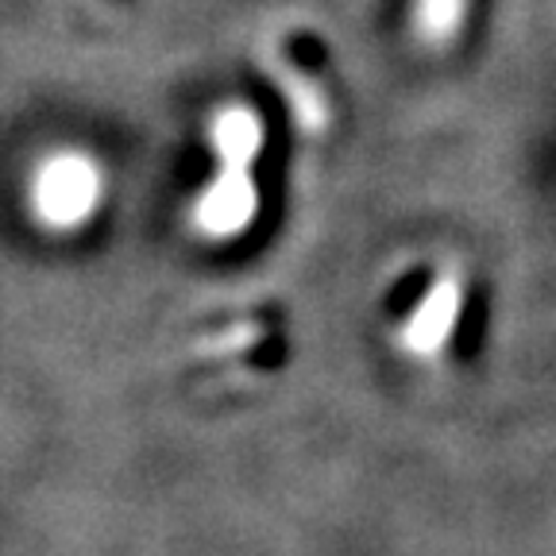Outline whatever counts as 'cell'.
Wrapping results in <instances>:
<instances>
[{
	"mask_svg": "<svg viewBox=\"0 0 556 556\" xmlns=\"http://www.w3.org/2000/svg\"><path fill=\"white\" fill-rule=\"evenodd\" d=\"M290 356V332L282 302L248 298L217 309L193 329L186 344V364L193 382L217 394H243L275 379Z\"/></svg>",
	"mask_w": 556,
	"mask_h": 556,
	"instance_id": "obj_1",
	"label": "cell"
},
{
	"mask_svg": "<svg viewBox=\"0 0 556 556\" xmlns=\"http://www.w3.org/2000/svg\"><path fill=\"white\" fill-rule=\"evenodd\" d=\"M270 81L282 89L287 109L309 139H337L348 124V93L332 66V51L317 27L275 24L260 43Z\"/></svg>",
	"mask_w": 556,
	"mask_h": 556,
	"instance_id": "obj_2",
	"label": "cell"
},
{
	"mask_svg": "<svg viewBox=\"0 0 556 556\" xmlns=\"http://www.w3.org/2000/svg\"><path fill=\"white\" fill-rule=\"evenodd\" d=\"M483 332V294L468 267L441 263L402 309L399 340L421 359H464Z\"/></svg>",
	"mask_w": 556,
	"mask_h": 556,
	"instance_id": "obj_3",
	"label": "cell"
},
{
	"mask_svg": "<svg viewBox=\"0 0 556 556\" xmlns=\"http://www.w3.org/2000/svg\"><path fill=\"white\" fill-rule=\"evenodd\" d=\"M213 148L220 155V174L201 198L198 225L213 236H232L255 213L252 163L263 151V121L252 109H228L213 124Z\"/></svg>",
	"mask_w": 556,
	"mask_h": 556,
	"instance_id": "obj_4",
	"label": "cell"
},
{
	"mask_svg": "<svg viewBox=\"0 0 556 556\" xmlns=\"http://www.w3.org/2000/svg\"><path fill=\"white\" fill-rule=\"evenodd\" d=\"M89 4H97V9H109V12H121V9H128V4H136V0H89Z\"/></svg>",
	"mask_w": 556,
	"mask_h": 556,
	"instance_id": "obj_5",
	"label": "cell"
}]
</instances>
